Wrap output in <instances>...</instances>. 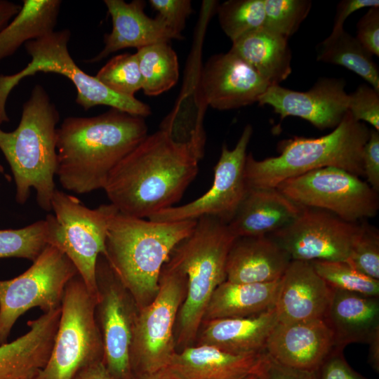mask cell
Masks as SVG:
<instances>
[{
  "label": "cell",
  "instance_id": "1",
  "mask_svg": "<svg viewBox=\"0 0 379 379\" xmlns=\"http://www.w3.org/2000/svg\"><path fill=\"white\" fill-rule=\"evenodd\" d=\"M204 152L160 129L138 144L111 171L103 188L122 214L140 218L172 206L199 170Z\"/></svg>",
  "mask_w": 379,
  "mask_h": 379
},
{
  "label": "cell",
  "instance_id": "2",
  "mask_svg": "<svg viewBox=\"0 0 379 379\" xmlns=\"http://www.w3.org/2000/svg\"><path fill=\"white\" fill-rule=\"evenodd\" d=\"M147 135L144 118L114 108L90 117H67L57 128L61 186L77 194L103 189L113 168Z\"/></svg>",
  "mask_w": 379,
  "mask_h": 379
},
{
  "label": "cell",
  "instance_id": "3",
  "mask_svg": "<svg viewBox=\"0 0 379 379\" xmlns=\"http://www.w3.org/2000/svg\"><path fill=\"white\" fill-rule=\"evenodd\" d=\"M196 223L197 220L154 221L119 212L112 217L105 256L138 310L154 298L164 265Z\"/></svg>",
  "mask_w": 379,
  "mask_h": 379
},
{
  "label": "cell",
  "instance_id": "4",
  "mask_svg": "<svg viewBox=\"0 0 379 379\" xmlns=\"http://www.w3.org/2000/svg\"><path fill=\"white\" fill-rule=\"evenodd\" d=\"M59 120V112L49 94L43 86L36 84L22 105L15 130L7 132L0 127V150L13 175L15 200L20 204L26 203L34 189L39 207L51 211L56 189V126Z\"/></svg>",
  "mask_w": 379,
  "mask_h": 379
},
{
  "label": "cell",
  "instance_id": "5",
  "mask_svg": "<svg viewBox=\"0 0 379 379\" xmlns=\"http://www.w3.org/2000/svg\"><path fill=\"white\" fill-rule=\"evenodd\" d=\"M235 239L227 223L213 217L199 218L166 263L185 275L187 281L175 334V345L181 350L192 346L213 293L226 280L227 257Z\"/></svg>",
  "mask_w": 379,
  "mask_h": 379
},
{
  "label": "cell",
  "instance_id": "6",
  "mask_svg": "<svg viewBox=\"0 0 379 379\" xmlns=\"http://www.w3.org/2000/svg\"><path fill=\"white\" fill-rule=\"evenodd\" d=\"M370 134L349 111L333 131L319 138L293 137L280 144L279 154L262 160L247 154L245 179L248 188H277L283 181L326 167L364 176L362 150Z\"/></svg>",
  "mask_w": 379,
  "mask_h": 379
},
{
  "label": "cell",
  "instance_id": "7",
  "mask_svg": "<svg viewBox=\"0 0 379 379\" xmlns=\"http://www.w3.org/2000/svg\"><path fill=\"white\" fill-rule=\"evenodd\" d=\"M70 38L71 31L63 29L24 44L31 61L13 74H0V125L10 121L6 105L11 91L22 79L38 72L56 73L69 79L77 89L75 101L85 111L98 105H105L142 118L151 114V109L147 104L135 97H126L112 91L95 76L80 69L68 50Z\"/></svg>",
  "mask_w": 379,
  "mask_h": 379
},
{
  "label": "cell",
  "instance_id": "8",
  "mask_svg": "<svg viewBox=\"0 0 379 379\" xmlns=\"http://www.w3.org/2000/svg\"><path fill=\"white\" fill-rule=\"evenodd\" d=\"M51 211L53 214L45 219L47 244L66 255L89 291L97 295L96 263L105 254L109 224L118 210L112 204L89 208L77 197L55 189Z\"/></svg>",
  "mask_w": 379,
  "mask_h": 379
},
{
  "label": "cell",
  "instance_id": "9",
  "mask_svg": "<svg viewBox=\"0 0 379 379\" xmlns=\"http://www.w3.org/2000/svg\"><path fill=\"white\" fill-rule=\"evenodd\" d=\"M97 298L79 274L69 280L49 358L34 379H72L83 368L103 361V345L95 318Z\"/></svg>",
  "mask_w": 379,
  "mask_h": 379
},
{
  "label": "cell",
  "instance_id": "10",
  "mask_svg": "<svg viewBox=\"0 0 379 379\" xmlns=\"http://www.w3.org/2000/svg\"><path fill=\"white\" fill-rule=\"evenodd\" d=\"M185 275L164 265L154 298L138 310L131 348L132 373L165 368L175 351L174 326L185 300Z\"/></svg>",
  "mask_w": 379,
  "mask_h": 379
},
{
  "label": "cell",
  "instance_id": "11",
  "mask_svg": "<svg viewBox=\"0 0 379 379\" xmlns=\"http://www.w3.org/2000/svg\"><path fill=\"white\" fill-rule=\"evenodd\" d=\"M77 274L65 253L47 244L28 270L0 280V345L8 343L16 321L27 310L38 307L46 313L60 308L65 287Z\"/></svg>",
  "mask_w": 379,
  "mask_h": 379
},
{
  "label": "cell",
  "instance_id": "12",
  "mask_svg": "<svg viewBox=\"0 0 379 379\" xmlns=\"http://www.w3.org/2000/svg\"><path fill=\"white\" fill-rule=\"evenodd\" d=\"M277 189L300 206L322 209L351 222L373 218L379 209L378 192L359 177L335 167L288 178Z\"/></svg>",
  "mask_w": 379,
  "mask_h": 379
},
{
  "label": "cell",
  "instance_id": "13",
  "mask_svg": "<svg viewBox=\"0 0 379 379\" xmlns=\"http://www.w3.org/2000/svg\"><path fill=\"white\" fill-rule=\"evenodd\" d=\"M95 318L103 345V363L114 379H131V348L138 308L104 254L95 268Z\"/></svg>",
  "mask_w": 379,
  "mask_h": 379
},
{
  "label": "cell",
  "instance_id": "14",
  "mask_svg": "<svg viewBox=\"0 0 379 379\" xmlns=\"http://www.w3.org/2000/svg\"><path fill=\"white\" fill-rule=\"evenodd\" d=\"M361 228L328 211L302 206L293 220L270 236L292 260L347 262Z\"/></svg>",
  "mask_w": 379,
  "mask_h": 379
},
{
  "label": "cell",
  "instance_id": "15",
  "mask_svg": "<svg viewBox=\"0 0 379 379\" xmlns=\"http://www.w3.org/2000/svg\"><path fill=\"white\" fill-rule=\"evenodd\" d=\"M252 134L253 127L248 124L232 149L222 145L220 159L214 168L213 185L204 194L188 204L162 210L148 219L173 222L208 216L228 224L248 190L245 164Z\"/></svg>",
  "mask_w": 379,
  "mask_h": 379
},
{
  "label": "cell",
  "instance_id": "16",
  "mask_svg": "<svg viewBox=\"0 0 379 379\" xmlns=\"http://www.w3.org/2000/svg\"><path fill=\"white\" fill-rule=\"evenodd\" d=\"M258 102L271 106L281 120L297 117L321 130L335 128L348 111L345 81L338 78H320L307 91L270 86Z\"/></svg>",
  "mask_w": 379,
  "mask_h": 379
},
{
  "label": "cell",
  "instance_id": "17",
  "mask_svg": "<svg viewBox=\"0 0 379 379\" xmlns=\"http://www.w3.org/2000/svg\"><path fill=\"white\" fill-rule=\"evenodd\" d=\"M269 86L249 65L230 51L210 58L199 78L204 102L218 110L258 102Z\"/></svg>",
  "mask_w": 379,
  "mask_h": 379
},
{
  "label": "cell",
  "instance_id": "18",
  "mask_svg": "<svg viewBox=\"0 0 379 379\" xmlns=\"http://www.w3.org/2000/svg\"><path fill=\"white\" fill-rule=\"evenodd\" d=\"M333 333L324 319L280 323L267 340L265 352L292 368L315 371L333 352Z\"/></svg>",
  "mask_w": 379,
  "mask_h": 379
},
{
  "label": "cell",
  "instance_id": "19",
  "mask_svg": "<svg viewBox=\"0 0 379 379\" xmlns=\"http://www.w3.org/2000/svg\"><path fill=\"white\" fill-rule=\"evenodd\" d=\"M332 288L317 274L310 262L291 260L280 279L275 303L280 323L323 319Z\"/></svg>",
  "mask_w": 379,
  "mask_h": 379
},
{
  "label": "cell",
  "instance_id": "20",
  "mask_svg": "<svg viewBox=\"0 0 379 379\" xmlns=\"http://www.w3.org/2000/svg\"><path fill=\"white\" fill-rule=\"evenodd\" d=\"M111 16L112 29L104 36V47L95 57L86 60L94 63L101 61L118 51L135 48L137 49L159 42H169L171 39H182L174 33L157 15L148 17L144 12L145 2L133 0H105Z\"/></svg>",
  "mask_w": 379,
  "mask_h": 379
},
{
  "label": "cell",
  "instance_id": "21",
  "mask_svg": "<svg viewBox=\"0 0 379 379\" xmlns=\"http://www.w3.org/2000/svg\"><path fill=\"white\" fill-rule=\"evenodd\" d=\"M270 235L236 237L226 261V280L239 284L279 280L291 261Z\"/></svg>",
  "mask_w": 379,
  "mask_h": 379
},
{
  "label": "cell",
  "instance_id": "22",
  "mask_svg": "<svg viewBox=\"0 0 379 379\" xmlns=\"http://www.w3.org/2000/svg\"><path fill=\"white\" fill-rule=\"evenodd\" d=\"M59 318L47 312L29 321V331L0 345V379H34L49 358Z\"/></svg>",
  "mask_w": 379,
  "mask_h": 379
},
{
  "label": "cell",
  "instance_id": "23",
  "mask_svg": "<svg viewBox=\"0 0 379 379\" xmlns=\"http://www.w3.org/2000/svg\"><path fill=\"white\" fill-rule=\"evenodd\" d=\"M323 319L333 333L336 348L368 344L379 333V296L332 288Z\"/></svg>",
  "mask_w": 379,
  "mask_h": 379
},
{
  "label": "cell",
  "instance_id": "24",
  "mask_svg": "<svg viewBox=\"0 0 379 379\" xmlns=\"http://www.w3.org/2000/svg\"><path fill=\"white\" fill-rule=\"evenodd\" d=\"M278 322L274 307L247 317L204 321L197 345L213 346L234 354H261Z\"/></svg>",
  "mask_w": 379,
  "mask_h": 379
},
{
  "label": "cell",
  "instance_id": "25",
  "mask_svg": "<svg viewBox=\"0 0 379 379\" xmlns=\"http://www.w3.org/2000/svg\"><path fill=\"white\" fill-rule=\"evenodd\" d=\"M301 210L277 188H248L227 225L236 237L270 235L290 223Z\"/></svg>",
  "mask_w": 379,
  "mask_h": 379
},
{
  "label": "cell",
  "instance_id": "26",
  "mask_svg": "<svg viewBox=\"0 0 379 379\" xmlns=\"http://www.w3.org/2000/svg\"><path fill=\"white\" fill-rule=\"evenodd\" d=\"M264 352L234 354L197 345L176 352L165 368L175 379H241L255 372Z\"/></svg>",
  "mask_w": 379,
  "mask_h": 379
},
{
  "label": "cell",
  "instance_id": "27",
  "mask_svg": "<svg viewBox=\"0 0 379 379\" xmlns=\"http://www.w3.org/2000/svg\"><path fill=\"white\" fill-rule=\"evenodd\" d=\"M249 65L270 86L279 85L291 73L288 39L264 27L232 42L230 50Z\"/></svg>",
  "mask_w": 379,
  "mask_h": 379
},
{
  "label": "cell",
  "instance_id": "28",
  "mask_svg": "<svg viewBox=\"0 0 379 379\" xmlns=\"http://www.w3.org/2000/svg\"><path fill=\"white\" fill-rule=\"evenodd\" d=\"M279 286L280 279L257 284H239L225 280L213 293L203 321L247 317L273 308Z\"/></svg>",
  "mask_w": 379,
  "mask_h": 379
},
{
  "label": "cell",
  "instance_id": "29",
  "mask_svg": "<svg viewBox=\"0 0 379 379\" xmlns=\"http://www.w3.org/2000/svg\"><path fill=\"white\" fill-rule=\"evenodd\" d=\"M60 0H23L18 13L0 30V62L26 42L54 31Z\"/></svg>",
  "mask_w": 379,
  "mask_h": 379
},
{
  "label": "cell",
  "instance_id": "30",
  "mask_svg": "<svg viewBox=\"0 0 379 379\" xmlns=\"http://www.w3.org/2000/svg\"><path fill=\"white\" fill-rule=\"evenodd\" d=\"M317 49L318 61L347 68L379 92V69L373 55L344 28L332 30Z\"/></svg>",
  "mask_w": 379,
  "mask_h": 379
},
{
  "label": "cell",
  "instance_id": "31",
  "mask_svg": "<svg viewBox=\"0 0 379 379\" xmlns=\"http://www.w3.org/2000/svg\"><path fill=\"white\" fill-rule=\"evenodd\" d=\"M142 90L148 96L159 95L173 87L179 78L176 53L168 42H159L137 49Z\"/></svg>",
  "mask_w": 379,
  "mask_h": 379
},
{
  "label": "cell",
  "instance_id": "32",
  "mask_svg": "<svg viewBox=\"0 0 379 379\" xmlns=\"http://www.w3.org/2000/svg\"><path fill=\"white\" fill-rule=\"evenodd\" d=\"M220 27L233 42L264 27V0H228L218 7Z\"/></svg>",
  "mask_w": 379,
  "mask_h": 379
},
{
  "label": "cell",
  "instance_id": "33",
  "mask_svg": "<svg viewBox=\"0 0 379 379\" xmlns=\"http://www.w3.org/2000/svg\"><path fill=\"white\" fill-rule=\"evenodd\" d=\"M310 263L331 288L379 296V280L360 272L345 261L313 260Z\"/></svg>",
  "mask_w": 379,
  "mask_h": 379
},
{
  "label": "cell",
  "instance_id": "34",
  "mask_svg": "<svg viewBox=\"0 0 379 379\" xmlns=\"http://www.w3.org/2000/svg\"><path fill=\"white\" fill-rule=\"evenodd\" d=\"M47 244L45 220L22 228L0 230V258H20L34 262Z\"/></svg>",
  "mask_w": 379,
  "mask_h": 379
},
{
  "label": "cell",
  "instance_id": "35",
  "mask_svg": "<svg viewBox=\"0 0 379 379\" xmlns=\"http://www.w3.org/2000/svg\"><path fill=\"white\" fill-rule=\"evenodd\" d=\"M112 91L133 98L142 89V77L136 53H126L112 58L95 76Z\"/></svg>",
  "mask_w": 379,
  "mask_h": 379
},
{
  "label": "cell",
  "instance_id": "36",
  "mask_svg": "<svg viewBox=\"0 0 379 379\" xmlns=\"http://www.w3.org/2000/svg\"><path fill=\"white\" fill-rule=\"evenodd\" d=\"M267 29L288 39L298 29L312 6L310 0H264Z\"/></svg>",
  "mask_w": 379,
  "mask_h": 379
},
{
  "label": "cell",
  "instance_id": "37",
  "mask_svg": "<svg viewBox=\"0 0 379 379\" xmlns=\"http://www.w3.org/2000/svg\"><path fill=\"white\" fill-rule=\"evenodd\" d=\"M347 262L360 272L379 280V234L375 228L361 223Z\"/></svg>",
  "mask_w": 379,
  "mask_h": 379
},
{
  "label": "cell",
  "instance_id": "38",
  "mask_svg": "<svg viewBox=\"0 0 379 379\" xmlns=\"http://www.w3.org/2000/svg\"><path fill=\"white\" fill-rule=\"evenodd\" d=\"M347 108L355 120L367 122L379 131V92L370 85L361 84L348 94Z\"/></svg>",
  "mask_w": 379,
  "mask_h": 379
},
{
  "label": "cell",
  "instance_id": "39",
  "mask_svg": "<svg viewBox=\"0 0 379 379\" xmlns=\"http://www.w3.org/2000/svg\"><path fill=\"white\" fill-rule=\"evenodd\" d=\"M152 8L178 36L182 38L181 32L185 21L192 11L190 0H149Z\"/></svg>",
  "mask_w": 379,
  "mask_h": 379
},
{
  "label": "cell",
  "instance_id": "40",
  "mask_svg": "<svg viewBox=\"0 0 379 379\" xmlns=\"http://www.w3.org/2000/svg\"><path fill=\"white\" fill-rule=\"evenodd\" d=\"M253 373L259 379H317L316 370H302L283 365L265 352Z\"/></svg>",
  "mask_w": 379,
  "mask_h": 379
},
{
  "label": "cell",
  "instance_id": "41",
  "mask_svg": "<svg viewBox=\"0 0 379 379\" xmlns=\"http://www.w3.org/2000/svg\"><path fill=\"white\" fill-rule=\"evenodd\" d=\"M343 353V350L335 347L316 370L317 379H368L354 371Z\"/></svg>",
  "mask_w": 379,
  "mask_h": 379
},
{
  "label": "cell",
  "instance_id": "42",
  "mask_svg": "<svg viewBox=\"0 0 379 379\" xmlns=\"http://www.w3.org/2000/svg\"><path fill=\"white\" fill-rule=\"evenodd\" d=\"M355 37L372 55L379 56V6L368 8L360 18Z\"/></svg>",
  "mask_w": 379,
  "mask_h": 379
},
{
  "label": "cell",
  "instance_id": "43",
  "mask_svg": "<svg viewBox=\"0 0 379 379\" xmlns=\"http://www.w3.org/2000/svg\"><path fill=\"white\" fill-rule=\"evenodd\" d=\"M364 176L367 183L378 193L379 191V131L370 130L369 137L362 150Z\"/></svg>",
  "mask_w": 379,
  "mask_h": 379
},
{
  "label": "cell",
  "instance_id": "44",
  "mask_svg": "<svg viewBox=\"0 0 379 379\" xmlns=\"http://www.w3.org/2000/svg\"><path fill=\"white\" fill-rule=\"evenodd\" d=\"M378 0H343L336 6L332 30L343 28L345 21L354 12L363 8L378 7Z\"/></svg>",
  "mask_w": 379,
  "mask_h": 379
},
{
  "label": "cell",
  "instance_id": "45",
  "mask_svg": "<svg viewBox=\"0 0 379 379\" xmlns=\"http://www.w3.org/2000/svg\"><path fill=\"white\" fill-rule=\"evenodd\" d=\"M72 379H114L107 369L103 361L88 365L81 369Z\"/></svg>",
  "mask_w": 379,
  "mask_h": 379
},
{
  "label": "cell",
  "instance_id": "46",
  "mask_svg": "<svg viewBox=\"0 0 379 379\" xmlns=\"http://www.w3.org/2000/svg\"><path fill=\"white\" fill-rule=\"evenodd\" d=\"M21 5L8 0H0V30L20 11Z\"/></svg>",
  "mask_w": 379,
  "mask_h": 379
},
{
  "label": "cell",
  "instance_id": "47",
  "mask_svg": "<svg viewBox=\"0 0 379 379\" xmlns=\"http://www.w3.org/2000/svg\"><path fill=\"white\" fill-rule=\"evenodd\" d=\"M368 361L372 368L379 372V333H377L368 343Z\"/></svg>",
  "mask_w": 379,
  "mask_h": 379
},
{
  "label": "cell",
  "instance_id": "48",
  "mask_svg": "<svg viewBox=\"0 0 379 379\" xmlns=\"http://www.w3.org/2000/svg\"><path fill=\"white\" fill-rule=\"evenodd\" d=\"M131 379H175L171 373L163 368L152 373H133Z\"/></svg>",
  "mask_w": 379,
  "mask_h": 379
},
{
  "label": "cell",
  "instance_id": "49",
  "mask_svg": "<svg viewBox=\"0 0 379 379\" xmlns=\"http://www.w3.org/2000/svg\"><path fill=\"white\" fill-rule=\"evenodd\" d=\"M241 379H259L256 374L255 373H249L242 378Z\"/></svg>",
  "mask_w": 379,
  "mask_h": 379
}]
</instances>
